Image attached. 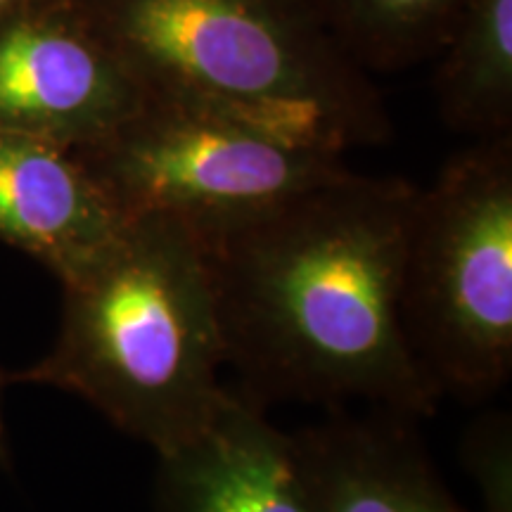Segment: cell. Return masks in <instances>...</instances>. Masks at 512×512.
<instances>
[{"label":"cell","instance_id":"6da1fadb","mask_svg":"<svg viewBox=\"0 0 512 512\" xmlns=\"http://www.w3.org/2000/svg\"><path fill=\"white\" fill-rule=\"evenodd\" d=\"M418 188L344 171L200 238L226 363L242 394L373 403L430 418L441 399L408 347L401 261Z\"/></svg>","mask_w":512,"mask_h":512},{"label":"cell","instance_id":"7a4b0ae2","mask_svg":"<svg viewBox=\"0 0 512 512\" xmlns=\"http://www.w3.org/2000/svg\"><path fill=\"white\" fill-rule=\"evenodd\" d=\"M62 290L53 349L8 380L76 394L157 456L195 437L226 392L195 230L171 216L128 219L110 252Z\"/></svg>","mask_w":512,"mask_h":512},{"label":"cell","instance_id":"3957f363","mask_svg":"<svg viewBox=\"0 0 512 512\" xmlns=\"http://www.w3.org/2000/svg\"><path fill=\"white\" fill-rule=\"evenodd\" d=\"M145 95L344 155L392 136L366 69L309 0H79Z\"/></svg>","mask_w":512,"mask_h":512},{"label":"cell","instance_id":"277c9868","mask_svg":"<svg viewBox=\"0 0 512 512\" xmlns=\"http://www.w3.org/2000/svg\"><path fill=\"white\" fill-rule=\"evenodd\" d=\"M401 325L439 394L479 401L512 370V133L475 140L415 195Z\"/></svg>","mask_w":512,"mask_h":512},{"label":"cell","instance_id":"5b68a950","mask_svg":"<svg viewBox=\"0 0 512 512\" xmlns=\"http://www.w3.org/2000/svg\"><path fill=\"white\" fill-rule=\"evenodd\" d=\"M74 152L126 219L171 216L190 228L247 219L349 171L339 152L157 95Z\"/></svg>","mask_w":512,"mask_h":512},{"label":"cell","instance_id":"8992f818","mask_svg":"<svg viewBox=\"0 0 512 512\" xmlns=\"http://www.w3.org/2000/svg\"><path fill=\"white\" fill-rule=\"evenodd\" d=\"M143 98L79 0H27L0 17V131L81 150Z\"/></svg>","mask_w":512,"mask_h":512},{"label":"cell","instance_id":"52a82bcc","mask_svg":"<svg viewBox=\"0 0 512 512\" xmlns=\"http://www.w3.org/2000/svg\"><path fill=\"white\" fill-rule=\"evenodd\" d=\"M155 512H318L292 434L226 389L207 425L157 456Z\"/></svg>","mask_w":512,"mask_h":512},{"label":"cell","instance_id":"ba28073f","mask_svg":"<svg viewBox=\"0 0 512 512\" xmlns=\"http://www.w3.org/2000/svg\"><path fill=\"white\" fill-rule=\"evenodd\" d=\"M126 226L74 150L0 131V242L67 285L98 264Z\"/></svg>","mask_w":512,"mask_h":512},{"label":"cell","instance_id":"9c48e42d","mask_svg":"<svg viewBox=\"0 0 512 512\" xmlns=\"http://www.w3.org/2000/svg\"><path fill=\"white\" fill-rule=\"evenodd\" d=\"M413 418L337 406L318 425L292 434L318 512H470L441 482Z\"/></svg>","mask_w":512,"mask_h":512},{"label":"cell","instance_id":"30bf717a","mask_svg":"<svg viewBox=\"0 0 512 512\" xmlns=\"http://www.w3.org/2000/svg\"><path fill=\"white\" fill-rule=\"evenodd\" d=\"M439 55L441 119L475 140L512 133V0H467Z\"/></svg>","mask_w":512,"mask_h":512},{"label":"cell","instance_id":"8fae6325","mask_svg":"<svg viewBox=\"0 0 512 512\" xmlns=\"http://www.w3.org/2000/svg\"><path fill=\"white\" fill-rule=\"evenodd\" d=\"M339 46L366 72L437 57L467 0H309Z\"/></svg>","mask_w":512,"mask_h":512},{"label":"cell","instance_id":"7c38bea8","mask_svg":"<svg viewBox=\"0 0 512 512\" xmlns=\"http://www.w3.org/2000/svg\"><path fill=\"white\" fill-rule=\"evenodd\" d=\"M463 460L475 479L484 512H512V434L510 418L491 413L465 434Z\"/></svg>","mask_w":512,"mask_h":512},{"label":"cell","instance_id":"4fadbf2b","mask_svg":"<svg viewBox=\"0 0 512 512\" xmlns=\"http://www.w3.org/2000/svg\"><path fill=\"white\" fill-rule=\"evenodd\" d=\"M22 3H27V0H0V17H3L5 12L19 8Z\"/></svg>","mask_w":512,"mask_h":512},{"label":"cell","instance_id":"5bb4252c","mask_svg":"<svg viewBox=\"0 0 512 512\" xmlns=\"http://www.w3.org/2000/svg\"><path fill=\"white\" fill-rule=\"evenodd\" d=\"M5 384V377L0 375V387ZM3 441H5V422H3V411H0V453H3Z\"/></svg>","mask_w":512,"mask_h":512}]
</instances>
